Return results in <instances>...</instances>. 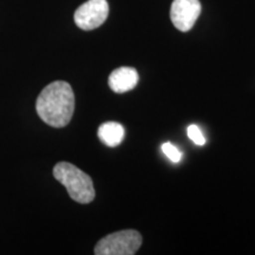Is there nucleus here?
Masks as SVG:
<instances>
[{"instance_id":"1","label":"nucleus","mask_w":255,"mask_h":255,"mask_svg":"<svg viewBox=\"0 0 255 255\" xmlns=\"http://www.w3.org/2000/svg\"><path fill=\"white\" fill-rule=\"evenodd\" d=\"M38 116L53 128H64L70 123L75 111V94L71 85L64 81L52 82L38 96Z\"/></svg>"},{"instance_id":"2","label":"nucleus","mask_w":255,"mask_h":255,"mask_svg":"<svg viewBox=\"0 0 255 255\" xmlns=\"http://www.w3.org/2000/svg\"><path fill=\"white\" fill-rule=\"evenodd\" d=\"M53 176L68 190L70 197L87 205L94 201L96 193L91 177L69 162H59L53 168Z\"/></svg>"},{"instance_id":"3","label":"nucleus","mask_w":255,"mask_h":255,"mask_svg":"<svg viewBox=\"0 0 255 255\" xmlns=\"http://www.w3.org/2000/svg\"><path fill=\"white\" fill-rule=\"evenodd\" d=\"M142 245V237L135 229L115 232L101 239L95 247L96 255H133Z\"/></svg>"},{"instance_id":"4","label":"nucleus","mask_w":255,"mask_h":255,"mask_svg":"<svg viewBox=\"0 0 255 255\" xmlns=\"http://www.w3.org/2000/svg\"><path fill=\"white\" fill-rule=\"evenodd\" d=\"M109 15V4L107 0H88L75 12V23L84 31L100 27Z\"/></svg>"},{"instance_id":"5","label":"nucleus","mask_w":255,"mask_h":255,"mask_svg":"<svg viewBox=\"0 0 255 255\" xmlns=\"http://www.w3.org/2000/svg\"><path fill=\"white\" fill-rule=\"evenodd\" d=\"M202 6L200 0H174L170 7V19L181 32H188L200 17Z\"/></svg>"},{"instance_id":"6","label":"nucleus","mask_w":255,"mask_h":255,"mask_svg":"<svg viewBox=\"0 0 255 255\" xmlns=\"http://www.w3.org/2000/svg\"><path fill=\"white\" fill-rule=\"evenodd\" d=\"M109 87L116 94H123L132 90L138 83V73L133 68L122 66L115 69L109 76Z\"/></svg>"},{"instance_id":"7","label":"nucleus","mask_w":255,"mask_h":255,"mask_svg":"<svg viewBox=\"0 0 255 255\" xmlns=\"http://www.w3.org/2000/svg\"><path fill=\"white\" fill-rule=\"evenodd\" d=\"M97 135L105 145L114 148L122 143L126 131L122 124L117 122H105L98 128Z\"/></svg>"},{"instance_id":"8","label":"nucleus","mask_w":255,"mask_h":255,"mask_svg":"<svg viewBox=\"0 0 255 255\" xmlns=\"http://www.w3.org/2000/svg\"><path fill=\"white\" fill-rule=\"evenodd\" d=\"M162 151L174 163H178L181 161V158H182V152L178 150L174 144H171L169 142H165L162 144Z\"/></svg>"},{"instance_id":"9","label":"nucleus","mask_w":255,"mask_h":255,"mask_svg":"<svg viewBox=\"0 0 255 255\" xmlns=\"http://www.w3.org/2000/svg\"><path fill=\"white\" fill-rule=\"evenodd\" d=\"M187 132H188V137H189L191 141L195 143L196 145H200V146L205 145L206 138L199 127L195 126V124H191V126L188 127Z\"/></svg>"}]
</instances>
